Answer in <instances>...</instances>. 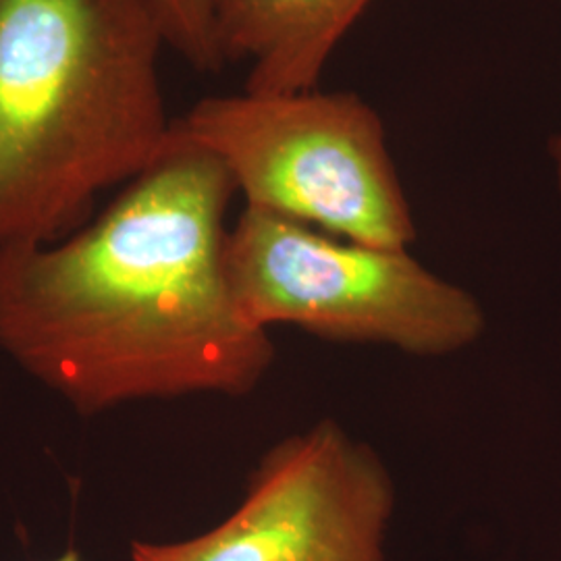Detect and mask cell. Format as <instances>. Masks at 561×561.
<instances>
[{"label":"cell","instance_id":"obj_1","mask_svg":"<svg viewBox=\"0 0 561 561\" xmlns=\"http://www.w3.org/2000/svg\"><path fill=\"white\" fill-rule=\"evenodd\" d=\"M236 194L217 157L171 131L99 219L0 252V352L80 416L254 391L275 345L225 277Z\"/></svg>","mask_w":561,"mask_h":561},{"label":"cell","instance_id":"obj_2","mask_svg":"<svg viewBox=\"0 0 561 561\" xmlns=\"http://www.w3.org/2000/svg\"><path fill=\"white\" fill-rule=\"evenodd\" d=\"M152 0H0V252L80 229L171 144Z\"/></svg>","mask_w":561,"mask_h":561},{"label":"cell","instance_id":"obj_3","mask_svg":"<svg viewBox=\"0 0 561 561\" xmlns=\"http://www.w3.org/2000/svg\"><path fill=\"white\" fill-rule=\"evenodd\" d=\"M173 136L217 157L250 208L377 248L416 240L381 117L352 92L208 96Z\"/></svg>","mask_w":561,"mask_h":561},{"label":"cell","instance_id":"obj_4","mask_svg":"<svg viewBox=\"0 0 561 561\" xmlns=\"http://www.w3.org/2000/svg\"><path fill=\"white\" fill-rule=\"evenodd\" d=\"M225 277L241 317L340 343L451 356L484 331L479 300L408 250L343 240L243 206L225 240Z\"/></svg>","mask_w":561,"mask_h":561},{"label":"cell","instance_id":"obj_5","mask_svg":"<svg viewBox=\"0 0 561 561\" xmlns=\"http://www.w3.org/2000/svg\"><path fill=\"white\" fill-rule=\"evenodd\" d=\"M396 482L335 421L271 447L233 514L192 539L131 542V561H387Z\"/></svg>","mask_w":561,"mask_h":561},{"label":"cell","instance_id":"obj_6","mask_svg":"<svg viewBox=\"0 0 561 561\" xmlns=\"http://www.w3.org/2000/svg\"><path fill=\"white\" fill-rule=\"evenodd\" d=\"M373 0H208L225 62L250 92L312 90Z\"/></svg>","mask_w":561,"mask_h":561},{"label":"cell","instance_id":"obj_7","mask_svg":"<svg viewBox=\"0 0 561 561\" xmlns=\"http://www.w3.org/2000/svg\"><path fill=\"white\" fill-rule=\"evenodd\" d=\"M167 44L190 67L219 71L225 65L208 0H152Z\"/></svg>","mask_w":561,"mask_h":561},{"label":"cell","instance_id":"obj_8","mask_svg":"<svg viewBox=\"0 0 561 561\" xmlns=\"http://www.w3.org/2000/svg\"><path fill=\"white\" fill-rule=\"evenodd\" d=\"M551 157L556 162V175H558V185H560L561 192V134L551 141Z\"/></svg>","mask_w":561,"mask_h":561},{"label":"cell","instance_id":"obj_9","mask_svg":"<svg viewBox=\"0 0 561 561\" xmlns=\"http://www.w3.org/2000/svg\"><path fill=\"white\" fill-rule=\"evenodd\" d=\"M53 561H83L81 560L80 553L76 551V549H69V551H65V553H60L57 560Z\"/></svg>","mask_w":561,"mask_h":561}]
</instances>
